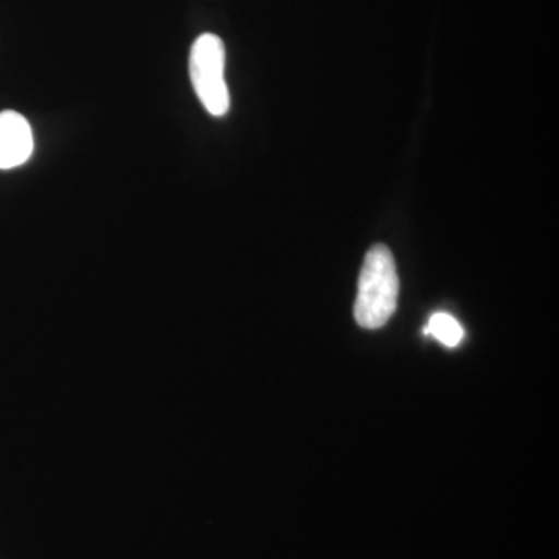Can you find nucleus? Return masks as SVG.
Returning <instances> with one entry per match:
<instances>
[{"instance_id":"f257e3e1","label":"nucleus","mask_w":559,"mask_h":559,"mask_svg":"<svg viewBox=\"0 0 559 559\" xmlns=\"http://www.w3.org/2000/svg\"><path fill=\"white\" fill-rule=\"evenodd\" d=\"M400 280L388 246L374 245L367 252L359 275L355 319L366 330H378L392 318L399 304Z\"/></svg>"},{"instance_id":"f03ea898","label":"nucleus","mask_w":559,"mask_h":559,"mask_svg":"<svg viewBox=\"0 0 559 559\" xmlns=\"http://www.w3.org/2000/svg\"><path fill=\"white\" fill-rule=\"evenodd\" d=\"M224 69L226 47L218 36L205 33L194 40L190 53L191 83L202 106L215 117L226 116L230 109Z\"/></svg>"},{"instance_id":"7ed1b4c3","label":"nucleus","mask_w":559,"mask_h":559,"mask_svg":"<svg viewBox=\"0 0 559 559\" xmlns=\"http://www.w3.org/2000/svg\"><path fill=\"white\" fill-rule=\"evenodd\" d=\"M33 132L31 123L16 110L0 112V170H11L31 159Z\"/></svg>"},{"instance_id":"20e7f679","label":"nucleus","mask_w":559,"mask_h":559,"mask_svg":"<svg viewBox=\"0 0 559 559\" xmlns=\"http://www.w3.org/2000/svg\"><path fill=\"white\" fill-rule=\"evenodd\" d=\"M425 334L436 337L437 341L450 348L457 347L465 336L462 325L447 312H436L429 319L428 325L425 326Z\"/></svg>"}]
</instances>
